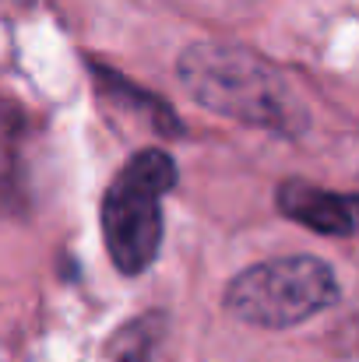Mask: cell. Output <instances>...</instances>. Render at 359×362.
Here are the masks:
<instances>
[{"label": "cell", "instance_id": "cell-4", "mask_svg": "<svg viewBox=\"0 0 359 362\" xmlns=\"http://www.w3.org/2000/svg\"><path fill=\"white\" fill-rule=\"evenodd\" d=\"M285 218L321 233V236H353L359 229V197L331 194L303 180H285L275 194Z\"/></svg>", "mask_w": 359, "mask_h": 362}, {"label": "cell", "instance_id": "cell-2", "mask_svg": "<svg viewBox=\"0 0 359 362\" xmlns=\"http://www.w3.org/2000/svg\"><path fill=\"white\" fill-rule=\"evenodd\" d=\"M176 187V162L162 148L137 151L103 197L106 250L123 274L152 267L162 246V197Z\"/></svg>", "mask_w": 359, "mask_h": 362}, {"label": "cell", "instance_id": "cell-1", "mask_svg": "<svg viewBox=\"0 0 359 362\" xmlns=\"http://www.w3.org/2000/svg\"><path fill=\"white\" fill-rule=\"evenodd\" d=\"M183 88L208 110L226 113L239 123L296 134L307 113L296 103L285 78L250 49L198 42L180 57Z\"/></svg>", "mask_w": 359, "mask_h": 362}, {"label": "cell", "instance_id": "cell-6", "mask_svg": "<svg viewBox=\"0 0 359 362\" xmlns=\"http://www.w3.org/2000/svg\"><path fill=\"white\" fill-rule=\"evenodd\" d=\"M117 362H148V345H144L141 331H134V345L127 352H117Z\"/></svg>", "mask_w": 359, "mask_h": 362}, {"label": "cell", "instance_id": "cell-5", "mask_svg": "<svg viewBox=\"0 0 359 362\" xmlns=\"http://www.w3.org/2000/svg\"><path fill=\"white\" fill-rule=\"evenodd\" d=\"M28 120L14 103L0 99V208H21Z\"/></svg>", "mask_w": 359, "mask_h": 362}, {"label": "cell", "instance_id": "cell-3", "mask_svg": "<svg viewBox=\"0 0 359 362\" xmlns=\"http://www.w3.org/2000/svg\"><path fill=\"white\" fill-rule=\"evenodd\" d=\"M338 299L335 271L317 257H278L246 267L226 288V310L257 327H292Z\"/></svg>", "mask_w": 359, "mask_h": 362}]
</instances>
